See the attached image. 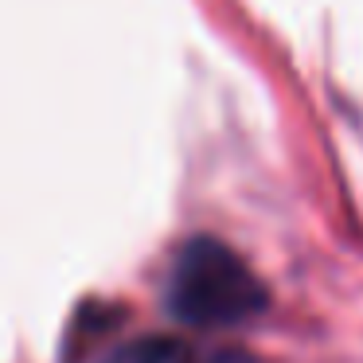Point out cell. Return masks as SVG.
I'll list each match as a JSON object with an SVG mask.
<instances>
[{
    "instance_id": "obj_2",
    "label": "cell",
    "mask_w": 363,
    "mask_h": 363,
    "mask_svg": "<svg viewBox=\"0 0 363 363\" xmlns=\"http://www.w3.org/2000/svg\"><path fill=\"white\" fill-rule=\"evenodd\" d=\"M176 355L172 340H160V336H145V340H129V344L113 347L102 363H168Z\"/></svg>"
},
{
    "instance_id": "obj_3",
    "label": "cell",
    "mask_w": 363,
    "mask_h": 363,
    "mask_svg": "<svg viewBox=\"0 0 363 363\" xmlns=\"http://www.w3.org/2000/svg\"><path fill=\"white\" fill-rule=\"evenodd\" d=\"M196 363H254V359L242 355V352H211V355H203V359H196Z\"/></svg>"
},
{
    "instance_id": "obj_1",
    "label": "cell",
    "mask_w": 363,
    "mask_h": 363,
    "mask_svg": "<svg viewBox=\"0 0 363 363\" xmlns=\"http://www.w3.org/2000/svg\"><path fill=\"white\" fill-rule=\"evenodd\" d=\"M164 305L188 328H235L266 313L269 289L227 242L196 235L172 258Z\"/></svg>"
}]
</instances>
